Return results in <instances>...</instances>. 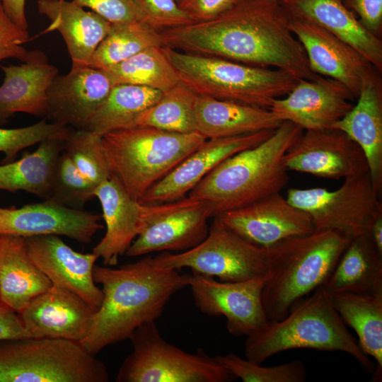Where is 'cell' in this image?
Segmentation results:
<instances>
[{
	"mask_svg": "<svg viewBox=\"0 0 382 382\" xmlns=\"http://www.w3.org/2000/svg\"><path fill=\"white\" fill-rule=\"evenodd\" d=\"M160 31L141 21L112 24L93 52L88 66L104 69L152 47H164Z\"/></svg>",
	"mask_w": 382,
	"mask_h": 382,
	"instance_id": "obj_34",
	"label": "cell"
},
{
	"mask_svg": "<svg viewBox=\"0 0 382 382\" xmlns=\"http://www.w3.org/2000/svg\"><path fill=\"white\" fill-rule=\"evenodd\" d=\"M105 364L80 343L57 338L0 340V382H108Z\"/></svg>",
	"mask_w": 382,
	"mask_h": 382,
	"instance_id": "obj_8",
	"label": "cell"
},
{
	"mask_svg": "<svg viewBox=\"0 0 382 382\" xmlns=\"http://www.w3.org/2000/svg\"><path fill=\"white\" fill-rule=\"evenodd\" d=\"M180 1H181V0H176V1H177L178 3H179Z\"/></svg>",
	"mask_w": 382,
	"mask_h": 382,
	"instance_id": "obj_49",
	"label": "cell"
},
{
	"mask_svg": "<svg viewBox=\"0 0 382 382\" xmlns=\"http://www.w3.org/2000/svg\"><path fill=\"white\" fill-rule=\"evenodd\" d=\"M4 74L0 86V125L18 112L45 117L47 91L58 69L39 50L28 52L18 65L0 66Z\"/></svg>",
	"mask_w": 382,
	"mask_h": 382,
	"instance_id": "obj_23",
	"label": "cell"
},
{
	"mask_svg": "<svg viewBox=\"0 0 382 382\" xmlns=\"http://www.w3.org/2000/svg\"><path fill=\"white\" fill-rule=\"evenodd\" d=\"M103 70L115 85H137L165 92L180 82L163 47H149Z\"/></svg>",
	"mask_w": 382,
	"mask_h": 382,
	"instance_id": "obj_35",
	"label": "cell"
},
{
	"mask_svg": "<svg viewBox=\"0 0 382 382\" xmlns=\"http://www.w3.org/2000/svg\"><path fill=\"white\" fill-rule=\"evenodd\" d=\"M163 50L179 81L197 95L269 109L273 101L287 95L298 80L277 69L180 51Z\"/></svg>",
	"mask_w": 382,
	"mask_h": 382,
	"instance_id": "obj_6",
	"label": "cell"
},
{
	"mask_svg": "<svg viewBox=\"0 0 382 382\" xmlns=\"http://www.w3.org/2000/svg\"><path fill=\"white\" fill-rule=\"evenodd\" d=\"M366 79L357 103L333 125L345 133L362 149L371 180L379 195L382 191V83L378 70Z\"/></svg>",
	"mask_w": 382,
	"mask_h": 382,
	"instance_id": "obj_24",
	"label": "cell"
},
{
	"mask_svg": "<svg viewBox=\"0 0 382 382\" xmlns=\"http://www.w3.org/2000/svg\"><path fill=\"white\" fill-rule=\"evenodd\" d=\"M165 46L313 80L305 50L278 0H240L216 18L161 31Z\"/></svg>",
	"mask_w": 382,
	"mask_h": 382,
	"instance_id": "obj_1",
	"label": "cell"
},
{
	"mask_svg": "<svg viewBox=\"0 0 382 382\" xmlns=\"http://www.w3.org/2000/svg\"><path fill=\"white\" fill-rule=\"evenodd\" d=\"M289 28L303 46L312 71L345 85L357 98L375 68L357 50L318 25L289 16Z\"/></svg>",
	"mask_w": 382,
	"mask_h": 382,
	"instance_id": "obj_15",
	"label": "cell"
},
{
	"mask_svg": "<svg viewBox=\"0 0 382 382\" xmlns=\"http://www.w3.org/2000/svg\"><path fill=\"white\" fill-rule=\"evenodd\" d=\"M62 151L96 187L112 176L102 137L88 129L71 130L63 142Z\"/></svg>",
	"mask_w": 382,
	"mask_h": 382,
	"instance_id": "obj_37",
	"label": "cell"
},
{
	"mask_svg": "<svg viewBox=\"0 0 382 382\" xmlns=\"http://www.w3.org/2000/svg\"><path fill=\"white\" fill-rule=\"evenodd\" d=\"M30 337L18 313L0 302V340Z\"/></svg>",
	"mask_w": 382,
	"mask_h": 382,
	"instance_id": "obj_46",
	"label": "cell"
},
{
	"mask_svg": "<svg viewBox=\"0 0 382 382\" xmlns=\"http://www.w3.org/2000/svg\"><path fill=\"white\" fill-rule=\"evenodd\" d=\"M139 234L126 255L137 257L155 252L186 251L201 242L213 216L209 204L188 195L170 202H140Z\"/></svg>",
	"mask_w": 382,
	"mask_h": 382,
	"instance_id": "obj_12",
	"label": "cell"
},
{
	"mask_svg": "<svg viewBox=\"0 0 382 382\" xmlns=\"http://www.w3.org/2000/svg\"><path fill=\"white\" fill-rule=\"evenodd\" d=\"M206 139L197 132L177 133L146 126L102 137L111 175L138 202Z\"/></svg>",
	"mask_w": 382,
	"mask_h": 382,
	"instance_id": "obj_7",
	"label": "cell"
},
{
	"mask_svg": "<svg viewBox=\"0 0 382 382\" xmlns=\"http://www.w3.org/2000/svg\"><path fill=\"white\" fill-rule=\"evenodd\" d=\"M115 86L104 70L90 66L58 74L47 91L45 118L76 129H86Z\"/></svg>",
	"mask_w": 382,
	"mask_h": 382,
	"instance_id": "obj_21",
	"label": "cell"
},
{
	"mask_svg": "<svg viewBox=\"0 0 382 382\" xmlns=\"http://www.w3.org/2000/svg\"><path fill=\"white\" fill-rule=\"evenodd\" d=\"M380 196L368 173L345 178L332 191L291 188L286 198L310 216L315 231H337L353 238L369 233L372 222L382 212Z\"/></svg>",
	"mask_w": 382,
	"mask_h": 382,
	"instance_id": "obj_11",
	"label": "cell"
},
{
	"mask_svg": "<svg viewBox=\"0 0 382 382\" xmlns=\"http://www.w3.org/2000/svg\"><path fill=\"white\" fill-rule=\"evenodd\" d=\"M63 142L57 139L42 141L34 152L0 165V190L11 192L21 190L49 199L55 164Z\"/></svg>",
	"mask_w": 382,
	"mask_h": 382,
	"instance_id": "obj_31",
	"label": "cell"
},
{
	"mask_svg": "<svg viewBox=\"0 0 382 382\" xmlns=\"http://www.w3.org/2000/svg\"><path fill=\"white\" fill-rule=\"evenodd\" d=\"M77 5L88 8L112 24L141 21L135 0H72Z\"/></svg>",
	"mask_w": 382,
	"mask_h": 382,
	"instance_id": "obj_42",
	"label": "cell"
},
{
	"mask_svg": "<svg viewBox=\"0 0 382 382\" xmlns=\"http://www.w3.org/2000/svg\"><path fill=\"white\" fill-rule=\"evenodd\" d=\"M274 130H262L236 137L206 139L156 183L139 202L145 204H159L187 196L224 160L242 150L259 144L270 137Z\"/></svg>",
	"mask_w": 382,
	"mask_h": 382,
	"instance_id": "obj_19",
	"label": "cell"
},
{
	"mask_svg": "<svg viewBox=\"0 0 382 382\" xmlns=\"http://www.w3.org/2000/svg\"><path fill=\"white\" fill-rule=\"evenodd\" d=\"M141 21L158 31L195 23L176 0H135Z\"/></svg>",
	"mask_w": 382,
	"mask_h": 382,
	"instance_id": "obj_41",
	"label": "cell"
},
{
	"mask_svg": "<svg viewBox=\"0 0 382 382\" xmlns=\"http://www.w3.org/2000/svg\"><path fill=\"white\" fill-rule=\"evenodd\" d=\"M52 285L30 257L25 238L0 235V302L19 313Z\"/></svg>",
	"mask_w": 382,
	"mask_h": 382,
	"instance_id": "obj_29",
	"label": "cell"
},
{
	"mask_svg": "<svg viewBox=\"0 0 382 382\" xmlns=\"http://www.w3.org/2000/svg\"><path fill=\"white\" fill-rule=\"evenodd\" d=\"M163 92L146 86L117 84L96 110L86 129L103 137L135 127L137 117L157 102Z\"/></svg>",
	"mask_w": 382,
	"mask_h": 382,
	"instance_id": "obj_33",
	"label": "cell"
},
{
	"mask_svg": "<svg viewBox=\"0 0 382 382\" xmlns=\"http://www.w3.org/2000/svg\"><path fill=\"white\" fill-rule=\"evenodd\" d=\"M47 120L44 118L20 128L0 127V152L5 154L4 163L13 161L21 151L34 144L53 139L64 141L71 132L69 127Z\"/></svg>",
	"mask_w": 382,
	"mask_h": 382,
	"instance_id": "obj_40",
	"label": "cell"
},
{
	"mask_svg": "<svg viewBox=\"0 0 382 382\" xmlns=\"http://www.w3.org/2000/svg\"><path fill=\"white\" fill-rule=\"evenodd\" d=\"M289 170L330 179L369 173L364 151L343 132L336 129L306 130L284 157Z\"/></svg>",
	"mask_w": 382,
	"mask_h": 382,
	"instance_id": "obj_14",
	"label": "cell"
},
{
	"mask_svg": "<svg viewBox=\"0 0 382 382\" xmlns=\"http://www.w3.org/2000/svg\"><path fill=\"white\" fill-rule=\"evenodd\" d=\"M323 286L330 294L382 295V255L369 233L351 239Z\"/></svg>",
	"mask_w": 382,
	"mask_h": 382,
	"instance_id": "obj_30",
	"label": "cell"
},
{
	"mask_svg": "<svg viewBox=\"0 0 382 382\" xmlns=\"http://www.w3.org/2000/svg\"><path fill=\"white\" fill-rule=\"evenodd\" d=\"M289 16L311 21L353 47L379 72L382 40L369 32L342 0H279Z\"/></svg>",
	"mask_w": 382,
	"mask_h": 382,
	"instance_id": "obj_26",
	"label": "cell"
},
{
	"mask_svg": "<svg viewBox=\"0 0 382 382\" xmlns=\"http://www.w3.org/2000/svg\"><path fill=\"white\" fill-rule=\"evenodd\" d=\"M308 348L325 352H344L369 371L373 364L347 328L324 286L296 303L282 319L269 321L247 336L245 359L262 364L273 355L293 349Z\"/></svg>",
	"mask_w": 382,
	"mask_h": 382,
	"instance_id": "obj_5",
	"label": "cell"
},
{
	"mask_svg": "<svg viewBox=\"0 0 382 382\" xmlns=\"http://www.w3.org/2000/svg\"><path fill=\"white\" fill-rule=\"evenodd\" d=\"M332 304L346 325L357 335L363 352L373 357L378 375L382 370V295L330 294Z\"/></svg>",
	"mask_w": 382,
	"mask_h": 382,
	"instance_id": "obj_32",
	"label": "cell"
},
{
	"mask_svg": "<svg viewBox=\"0 0 382 382\" xmlns=\"http://www.w3.org/2000/svg\"><path fill=\"white\" fill-rule=\"evenodd\" d=\"M197 95L179 82L163 92L160 99L142 112L135 126H146L177 133L196 132L195 103Z\"/></svg>",
	"mask_w": 382,
	"mask_h": 382,
	"instance_id": "obj_36",
	"label": "cell"
},
{
	"mask_svg": "<svg viewBox=\"0 0 382 382\" xmlns=\"http://www.w3.org/2000/svg\"><path fill=\"white\" fill-rule=\"evenodd\" d=\"M240 0H181L180 7L195 22H204L224 13Z\"/></svg>",
	"mask_w": 382,
	"mask_h": 382,
	"instance_id": "obj_45",
	"label": "cell"
},
{
	"mask_svg": "<svg viewBox=\"0 0 382 382\" xmlns=\"http://www.w3.org/2000/svg\"><path fill=\"white\" fill-rule=\"evenodd\" d=\"M100 203L106 231L93 252L106 266H115L126 254L139 231L140 202L126 192L114 176L95 190Z\"/></svg>",
	"mask_w": 382,
	"mask_h": 382,
	"instance_id": "obj_27",
	"label": "cell"
},
{
	"mask_svg": "<svg viewBox=\"0 0 382 382\" xmlns=\"http://www.w3.org/2000/svg\"><path fill=\"white\" fill-rule=\"evenodd\" d=\"M93 273L95 282L102 286L103 299L80 342L93 355L129 340L139 327L156 321L170 298L188 286L190 277L180 270L158 266L150 255L116 269L95 265Z\"/></svg>",
	"mask_w": 382,
	"mask_h": 382,
	"instance_id": "obj_2",
	"label": "cell"
},
{
	"mask_svg": "<svg viewBox=\"0 0 382 382\" xmlns=\"http://www.w3.org/2000/svg\"><path fill=\"white\" fill-rule=\"evenodd\" d=\"M267 276L240 282H219L214 277L190 274L195 304L210 317L224 316L226 328L236 336H248L266 325L262 290Z\"/></svg>",
	"mask_w": 382,
	"mask_h": 382,
	"instance_id": "obj_13",
	"label": "cell"
},
{
	"mask_svg": "<svg viewBox=\"0 0 382 382\" xmlns=\"http://www.w3.org/2000/svg\"><path fill=\"white\" fill-rule=\"evenodd\" d=\"M216 216L237 235L264 248L315 231L310 216L292 205L280 192Z\"/></svg>",
	"mask_w": 382,
	"mask_h": 382,
	"instance_id": "obj_17",
	"label": "cell"
},
{
	"mask_svg": "<svg viewBox=\"0 0 382 382\" xmlns=\"http://www.w3.org/2000/svg\"><path fill=\"white\" fill-rule=\"evenodd\" d=\"M7 16L19 28L28 30V24L25 16V0H0Z\"/></svg>",
	"mask_w": 382,
	"mask_h": 382,
	"instance_id": "obj_47",
	"label": "cell"
},
{
	"mask_svg": "<svg viewBox=\"0 0 382 382\" xmlns=\"http://www.w3.org/2000/svg\"><path fill=\"white\" fill-rule=\"evenodd\" d=\"M303 132L284 121L265 141L224 160L187 195L208 202L214 217L279 193L289 181L284 155Z\"/></svg>",
	"mask_w": 382,
	"mask_h": 382,
	"instance_id": "obj_3",
	"label": "cell"
},
{
	"mask_svg": "<svg viewBox=\"0 0 382 382\" xmlns=\"http://www.w3.org/2000/svg\"><path fill=\"white\" fill-rule=\"evenodd\" d=\"M158 266L218 277L221 282H240L265 277L267 248L255 245L228 229L214 216L205 239L197 246L181 252H162L154 257Z\"/></svg>",
	"mask_w": 382,
	"mask_h": 382,
	"instance_id": "obj_10",
	"label": "cell"
},
{
	"mask_svg": "<svg viewBox=\"0 0 382 382\" xmlns=\"http://www.w3.org/2000/svg\"><path fill=\"white\" fill-rule=\"evenodd\" d=\"M95 311L69 289L52 284L18 315L30 337H50L81 342Z\"/></svg>",
	"mask_w": 382,
	"mask_h": 382,
	"instance_id": "obj_22",
	"label": "cell"
},
{
	"mask_svg": "<svg viewBox=\"0 0 382 382\" xmlns=\"http://www.w3.org/2000/svg\"><path fill=\"white\" fill-rule=\"evenodd\" d=\"M351 239L340 231H320L266 248L268 274L262 301L267 320L282 319L296 303L324 286Z\"/></svg>",
	"mask_w": 382,
	"mask_h": 382,
	"instance_id": "obj_4",
	"label": "cell"
},
{
	"mask_svg": "<svg viewBox=\"0 0 382 382\" xmlns=\"http://www.w3.org/2000/svg\"><path fill=\"white\" fill-rule=\"evenodd\" d=\"M369 235L377 250L382 255V212L376 216L372 222L369 230Z\"/></svg>",
	"mask_w": 382,
	"mask_h": 382,
	"instance_id": "obj_48",
	"label": "cell"
},
{
	"mask_svg": "<svg viewBox=\"0 0 382 382\" xmlns=\"http://www.w3.org/2000/svg\"><path fill=\"white\" fill-rule=\"evenodd\" d=\"M216 360L236 378L243 382H303L307 371L300 360L273 366H262L230 352L217 355Z\"/></svg>",
	"mask_w": 382,
	"mask_h": 382,
	"instance_id": "obj_38",
	"label": "cell"
},
{
	"mask_svg": "<svg viewBox=\"0 0 382 382\" xmlns=\"http://www.w3.org/2000/svg\"><path fill=\"white\" fill-rule=\"evenodd\" d=\"M279 1V0H278Z\"/></svg>",
	"mask_w": 382,
	"mask_h": 382,
	"instance_id": "obj_50",
	"label": "cell"
},
{
	"mask_svg": "<svg viewBox=\"0 0 382 382\" xmlns=\"http://www.w3.org/2000/svg\"><path fill=\"white\" fill-rule=\"evenodd\" d=\"M282 121L270 109L198 96L196 132L207 139L274 130Z\"/></svg>",
	"mask_w": 382,
	"mask_h": 382,
	"instance_id": "obj_28",
	"label": "cell"
},
{
	"mask_svg": "<svg viewBox=\"0 0 382 382\" xmlns=\"http://www.w3.org/2000/svg\"><path fill=\"white\" fill-rule=\"evenodd\" d=\"M28 40V30L12 22L0 4V62L11 58L25 61L29 51L23 45Z\"/></svg>",
	"mask_w": 382,
	"mask_h": 382,
	"instance_id": "obj_43",
	"label": "cell"
},
{
	"mask_svg": "<svg viewBox=\"0 0 382 382\" xmlns=\"http://www.w3.org/2000/svg\"><path fill=\"white\" fill-rule=\"evenodd\" d=\"M132 352L117 374V382H228L236 378L203 350L187 352L167 342L156 321L130 337Z\"/></svg>",
	"mask_w": 382,
	"mask_h": 382,
	"instance_id": "obj_9",
	"label": "cell"
},
{
	"mask_svg": "<svg viewBox=\"0 0 382 382\" xmlns=\"http://www.w3.org/2000/svg\"><path fill=\"white\" fill-rule=\"evenodd\" d=\"M96 188L62 151L55 164L49 199L68 207L82 209L87 202L95 197Z\"/></svg>",
	"mask_w": 382,
	"mask_h": 382,
	"instance_id": "obj_39",
	"label": "cell"
},
{
	"mask_svg": "<svg viewBox=\"0 0 382 382\" xmlns=\"http://www.w3.org/2000/svg\"><path fill=\"white\" fill-rule=\"evenodd\" d=\"M38 12L50 21L41 33L58 31L71 59V68L88 66L91 58L109 33L112 23L94 13L86 11L72 1L37 0Z\"/></svg>",
	"mask_w": 382,
	"mask_h": 382,
	"instance_id": "obj_25",
	"label": "cell"
},
{
	"mask_svg": "<svg viewBox=\"0 0 382 382\" xmlns=\"http://www.w3.org/2000/svg\"><path fill=\"white\" fill-rule=\"evenodd\" d=\"M355 99L342 83L318 75L313 80L300 79L284 98L275 99L270 110L282 121L302 129H332L352 108Z\"/></svg>",
	"mask_w": 382,
	"mask_h": 382,
	"instance_id": "obj_16",
	"label": "cell"
},
{
	"mask_svg": "<svg viewBox=\"0 0 382 382\" xmlns=\"http://www.w3.org/2000/svg\"><path fill=\"white\" fill-rule=\"evenodd\" d=\"M102 216L74 209L50 199L21 207H0V235L29 238L42 235L64 236L89 243L103 228Z\"/></svg>",
	"mask_w": 382,
	"mask_h": 382,
	"instance_id": "obj_18",
	"label": "cell"
},
{
	"mask_svg": "<svg viewBox=\"0 0 382 382\" xmlns=\"http://www.w3.org/2000/svg\"><path fill=\"white\" fill-rule=\"evenodd\" d=\"M371 33L381 37L382 0H342Z\"/></svg>",
	"mask_w": 382,
	"mask_h": 382,
	"instance_id": "obj_44",
	"label": "cell"
},
{
	"mask_svg": "<svg viewBox=\"0 0 382 382\" xmlns=\"http://www.w3.org/2000/svg\"><path fill=\"white\" fill-rule=\"evenodd\" d=\"M25 242L30 257L52 284L76 294L95 311L99 308L103 293L93 279L96 254L75 251L57 235L25 238Z\"/></svg>",
	"mask_w": 382,
	"mask_h": 382,
	"instance_id": "obj_20",
	"label": "cell"
}]
</instances>
